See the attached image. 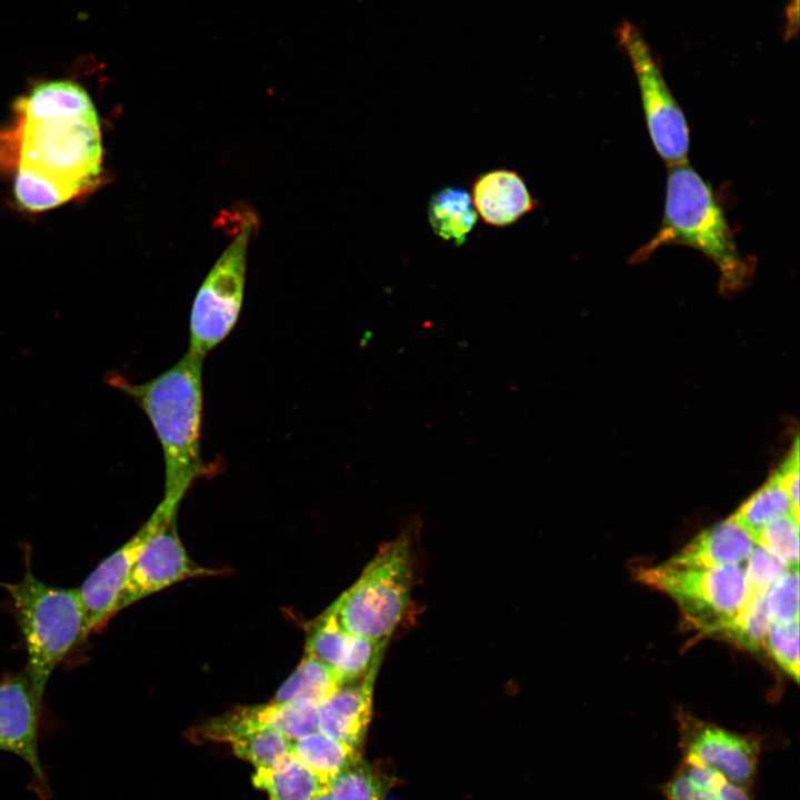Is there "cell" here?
<instances>
[{"instance_id": "6da1fadb", "label": "cell", "mask_w": 800, "mask_h": 800, "mask_svg": "<svg viewBox=\"0 0 800 800\" xmlns=\"http://www.w3.org/2000/svg\"><path fill=\"white\" fill-rule=\"evenodd\" d=\"M14 109L13 192L23 209L46 211L97 187L101 128L83 87L72 80L42 81L20 97Z\"/></svg>"}, {"instance_id": "7a4b0ae2", "label": "cell", "mask_w": 800, "mask_h": 800, "mask_svg": "<svg viewBox=\"0 0 800 800\" xmlns=\"http://www.w3.org/2000/svg\"><path fill=\"white\" fill-rule=\"evenodd\" d=\"M203 359L188 351L146 383L132 384L119 377L110 381L134 399L149 418L164 458L163 500L174 506L206 473L200 450Z\"/></svg>"}, {"instance_id": "3957f363", "label": "cell", "mask_w": 800, "mask_h": 800, "mask_svg": "<svg viewBox=\"0 0 800 800\" xmlns=\"http://www.w3.org/2000/svg\"><path fill=\"white\" fill-rule=\"evenodd\" d=\"M670 244L690 247L708 258L718 269L722 292L740 290L752 276L753 266L740 253L711 187L687 161L669 166L661 224L631 261H643Z\"/></svg>"}, {"instance_id": "277c9868", "label": "cell", "mask_w": 800, "mask_h": 800, "mask_svg": "<svg viewBox=\"0 0 800 800\" xmlns=\"http://www.w3.org/2000/svg\"><path fill=\"white\" fill-rule=\"evenodd\" d=\"M6 590L23 637L27 673L31 686L43 700L48 681L80 640L87 638L84 611L78 588H58L39 580L31 570L30 558L18 582L0 581Z\"/></svg>"}, {"instance_id": "5b68a950", "label": "cell", "mask_w": 800, "mask_h": 800, "mask_svg": "<svg viewBox=\"0 0 800 800\" xmlns=\"http://www.w3.org/2000/svg\"><path fill=\"white\" fill-rule=\"evenodd\" d=\"M412 553L408 533L381 546L357 581L333 603L341 627L353 636L389 640L410 600Z\"/></svg>"}, {"instance_id": "8992f818", "label": "cell", "mask_w": 800, "mask_h": 800, "mask_svg": "<svg viewBox=\"0 0 800 800\" xmlns=\"http://www.w3.org/2000/svg\"><path fill=\"white\" fill-rule=\"evenodd\" d=\"M639 580L671 597L686 619L717 636L746 603L750 589L740 564L682 568L661 563L638 570Z\"/></svg>"}, {"instance_id": "52a82bcc", "label": "cell", "mask_w": 800, "mask_h": 800, "mask_svg": "<svg viewBox=\"0 0 800 800\" xmlns=\"http://www.w3.org/2000/svg\"><path fill=\"white\" fill-rule=\"evenodd\" d=\"M253 220L217 260L194 298L190 316L189 352L204 358L231 332L243 300L249 238Z\"/></svg>"}, {"instance_id": "ba28073f", "label": "cell", "mask_w": 800, "mask_h": 800, "mask_svg": "<svg viewBox=\"0 0 800 800\" xmlns=\"http://www.w3.org/2000/svg\"><path fill=\"white\" fill-rule=\"evenodd\" d=\"M619 38L632 63L651 142L668 166L687 161L690 137L687 119L669 90L640 32L623 23Z\"/></svg>"}, {"instance_id": "9c48e42d", "label": "cell", "mask_w": 800, "mask_h": 800, "mask_svg": "<svg viewBox=\"0 0 800 800\" xmlns=\"http://www.w3.org/2000/svg\"><path fill=\"white\" fill-rule=\"evenodd\" d=\"M678 724L682 761L710 769L750 789L761 752L757 737L721 728L687 712L678 714Z\"/></svg>"}, {"instance_id": "30bf717a", "label": "cell", "mask_w": 800, "mask_h": 800, "mask_svg": "<svg viewBox=\"0 0 800 800\" xmlns=\"http://www.w3.org/2000/svg\"><path fill=\"white\" fill-rule=\"evenodd\" d=\"M178 506L162 499L143 526L103 559L78 588L87 637L116 614L119 594L136 560L154 534L178 516Z\"/></svg>"}, {"instance_id": "8fae6325", "label": "cell", "mask_w": 800, "mask_h": 800, "mask_svg": "<svg viewBox=\"0 0 800 800\" xmlns=\"http://www.w3.org/2000/svg\"><path fill=\"white\" fill-rule=\"evenodd\" d=\"M221 573L194 562L177 530L172 518L144 547L119 594L116 613L139 600L180 581Z\"/></svg>"}, {"instance_id": "7c38bea8", "label": "cell", "mask_w": 800, "mask_h": 800, "mask_svg": "<svg viewBox=\"0 0 800 800\" xmlns=\"http://www.w3.org/2000/svg\"><path fill=\"white\" fill-rule=\"evenodd\" d=\"M43 700L36 694L27 673L9 674L0 681V750L23 759L32 772L34 792L52 797L38 752Z\"/></svg>"}, {"instance_id": "4fadbf2b", "label": "cell", "mask_w": 800, "mask_h": 800, "mask_svg": "<svg viewBox=\"0 0 800 800\" xmlns=\"http://www.w3.org/2000/svg\"><path fill=\"white\" fill-rule=\"evenodd\" d=\"M318 704L308 699L239 706L192 729L194 741L232 742L244 734L272 729L291 740L317 730Z\"/></svg>"}, {"instance_id": "5bb4252c", "label": "cell", "mask_w": 800, "mask_h": 800, "mask_svg": "<svg viewBox=\"0 0 800 800\" xmlns=\"http://www.w3.org/2000/svg\"><path fill=\"white\" fill-rule=\"evenodd\" d=\"M383 651L362 677L342 684L318 706L317 730L358 750L362 749L371 720L374 681Z\"/></svg>"}, {"instance_id": "9a60e30c", "label": "cell", "mask_w": 800, "mask_h": 800, "mask_svg": "<svg viewBox=\"0 0 800 800\" xmlns=\"http://www.w3.org/2000/svg\"><path fill=\"white\" fill-rule=\"evenodd\" d=\"M389 640L376 642L346 631L331 604L313 624L304 646L312 654L333 669L343 683L362 677Z\"/></svg>"}, {"instance_id": "2e32d148", "label": "cell", "mask_w": 800, "mask_h": 800, "mask_svg": "<svg viewBox=\"0 0 800 800\" xmlns=\"http://www.w3.org/2000/svg\"><path fill=\"white\" fill-rule=\"evenodd\" d=\"M754 548L751 534L732 517L703 530L664 563L714 568L744 562Z\"/></svg>"}, {"instance_id": "e0dca14e", "label": "cell", "mask_w": 800, "mask_h": 800, "mask_svg": "<svg viewBox=\"0 0 800 800\" xmlns=\"http://www.w3.org/2000/svg\"><path fill=\"white\" fill-rule=\"evenodd\" d=\"M477 214L494 227H507L533 209L523 179L514 171L494 169L481 174L471 196Z\"/></svg>"}, {"instance_id": "ac0fdd59", "label": "cell", "mask_w": 800, "mask_h": 800, "mask_svg": "<svg viewBox=\"0 0 800 800\" xmlns=\"http://www.w3.org/2000/svg\"><path fill=\"white\" fill-rule=\"evenodd\" d=\"M666 800H754L750 789L718 772L681 761L661 787Z\"/></svg>"}, {"instance_id": "d6986e66", "label": "cell", "mask_w": 800, "mask_h": 800, "mask_svg": "<svg viewBox=\"0 0 800 800\" xmlns=\"http://www.w3.org/2000/svg\"><path fill=\"white\" fill-rule=\"evenodd\" d=\"M252 781L270 800H312L327 784L292 753L273 767L256 769Z\"/></svg>"}, {"instance_id": "ffe728a7", "label": "cell", "mask_w": 800, "mask_h": 800, "mask_svg": "<svg viewBox=\"0 0 800 800\" xmlns=\"http://www.w3.org/2000/svg\"><path fill=\"white\" fill-rule=\"evenodd\" d=\"M428 219L438 237L460 246L476 226L478 214L468 191L458 187H446L431 197Z\"/></svg>"}, {"instance_id": "44dd1931", "label": "cell", "mask_w": 800, "mask_h": 800, "mask_svg": "<svg viewBox=\"0 0 800 800\" xmlns=\"http://www.w3.org/2000/svg\"><path fill=\"white\" fill-rule=\"evenodd\" d=\"M291 753L327 786L338 772L361 759V750L319 730L293 740Z\"/></svg>"}, {"instance_id": "7402d4cb", "label": "cell", "mask_w": 800, "mask_h": 800, "mask_svg": "<svg viewBox=\"0 0 800 800\" xmlns=\"http://www.w3.org/2000/svg\"><path fill=\"white\" fill-rule=\"evenodd\" d=\"M342 684L343 681L333 669L304 652L294 671L277 690L272 700L308 699L319 706Z\"/></svg>"}, {"instance_id": "603a6c76", "label": "cell", "mask_w": 800, "mask_h": 800, "mask_svg": "<svg viewBox=\"0 0 800 800\" xmlns=\"http://www.w3.org/2000/svg\"><path fill=\"white\" fill-rule=\"evenodd\" d=\"M799 514L787 492L777 478H771L751 494L732 517L751 534H754L771 520L788 514Z\"/></svg>"}, {"instance_id": "cb8c5ba5", "label": "cell", "mask_w": 800, "mask_h": 800, "mask_svg": "<svg viewBox=\"0 0 800 800\" xmlns=\"http://www.w3.org/2000/svg\"><path fill=\"white\" fill-rule=\"evenodd\" d=\"M769 624L764 594L750 592L737 616L717 636L723 637L741 648L758 650L763 647Z\"/></svg>"}, {"instance_id": "d4e9b609", "label": "cell", "mask_w": 800, "mask_h": 800, "mask_svg": "<svg viewBox=\"0 0 800 800\" xmlns=\"http://www.w3.org/2000/svg\"><path fill=\"white\" fill-rule=\"evenodd\" d=\"M292 742L280 731L267 729L244 734L230 743L239 758L256 769H267L291 753Z\"/></svg>"}, {"instance_id": "484cf974", "label": "cell", "mask_w": 800, "mask_h": 800, "mask_svg": "<svg viewBox=\"0 0 800 800\" xmlns=\"http://www.w3.org/2000/svg\"><path fill=\"white\" fill-rule=\"evenodd\" d=\"M331 800H382L383 782L362 759L338 772L328 783Z\"/></svg>"}, {"instance_id": "4316f807", "label": "cell", "mask_w": 800, "mask_h": 800, "mask_svg": "<svg viewBox=\"0 0 800 800\" xmlns=\"http://www.w3.org/2000/svg\"><path fill=\"white\" fill-rule=\"evenodd\" d=\"M753 542L779 558L788 568L799 563V514L788 513L763 526Z\"/></svg>"}, {"instance_id": "83f0119b", "label": "cell", "mask_w": 800, "mask_h": 800, "mask_svg": "<svg viewBox=\"0 0 800 800\" xmlns=\"http://www.w3.org/2000/svg\"><path fill=\"white\" fill-rule=\"evenodd\" d=\"M764 602L770 622L799 620V570L789 568L767 590Z\"/></svg>"}, {"instance_id": "f1b7e54d", "label": "cell", "mask_w": 800, "mask_h": 800, "mask_svg": "<svg viewBox=\"0 0 800 800\" xmlns=\"http://www.w3.org/2000/svg\"><path fill=\"white\" fill-rule=\"evenodd\" d=\"M763 647L779 667L796 681L799 679V620L770 622Z\"/></svg>"}, {"instance_id": "f546056e", "label": "cell", "mask_w": 800, "mask_h": 800, "mask_svg": "<svg viewBox=\"0 0 800 800\" xmlns=\"http://www.w3.org/2000/svg\"><path fill=\"white\" fill-rule=\"evenodd\" d=\"M744 569L750 592L766 594L770 586L789 568L774 554L756 546Z\"/></svg>"}, {"instance_id": "4dcf8cb0", "label": "cell", "mask_w": 800, "mask_h": 800, "mask_svg": "<svg viewBox=\"0 0 800 800\" xmlns=\"http://www.w3.org/2000/svg\"><path fill=\"white\" fill-rule=\"evenodd\" d=\"M796 507H799V443L793 447L779 469L773 473Z\"/></svg>"}, {"instance_id": "1f68e13d", "label": "cell", "mask_w": 800, "mask_h": 800, "mask_svg": "<svg viewBox=\"0 0 800 800\" xmlns=\"http://www.w3.org/2000/svg\"><path fill=\"white\" fill-rule=\"evenodd\" d=\"M312 800H331V798H330V796H329V793H328V791H327V789H326L324 791H322L320 794H318V796H317L314 799H312Z\"/></svg>"}]
</instances>
